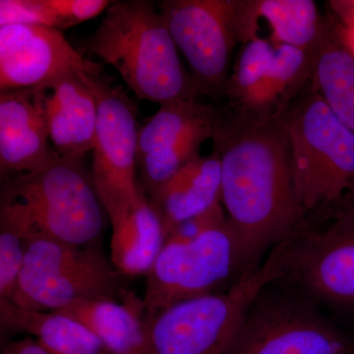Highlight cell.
Segmentation results:
<instances>
[{
    "label": "cell",
    "mask_w": 354,
    "mask_h": 354,
    "mask_svg": "<svg viewBox=\"0 0 354 354\" xmlns=\"http://www.w3.org/2000/svg\"><path fill=\"white\" fill-rule=\"evenodd\" d=\"M46 4L62 21L64 30L95 17L106 10L108 0H46Z\"/></svg>",
    "instance_id": "4316f807"
},
{
    "label": "cell",
    "mask_w": 354,
    "mask_h": 354,
    "mask_svg": "<svg viewBox=\"0 0 354 354\" xmlns=\"http://www.w3.org/2000/svg\"><path fill=\"white\" fill-rule=\"evenodd\" d=\"M274 44L256 38L244 44L225 86L232 113L249 116L262 92L274 55Z\"/></svg>",
    "instance_id": "7402d4cb"
},
{
    "label": "cell",
    "mask_w": 354,
    "mask_h": 354,
    "mask_svg": "<svg viewBox=\"0 0 354 354\" xmlns=\"http://www.w3.org/2000/svg\"><path fill=\"white\" fill-rule=\"evenodd\" d=\"M302 225L354 209V132L311 87L286 113Z\"/></svg>",
    "instance_id": "3957f363"
},
{
    "label": "cell",
    "mask_w": 354,
    "mask_h": 354,
    "mask_svg": "<svg viewBox=\"0 0 354 354\" xmlns=\"http://www.w3.org/2000/svg\"><path fill=\"white\" fill-rule=\"evenodd\" d=\"M26 228L10 206L0 207V300H7L25 262Z\"/></svg>",
    "instance_id": "cb8c5ba5"
},
{
    "label": "cell",
    "mask_w": 354,
    "mask_h": 354,
    "mask_svg": "<svg viewBox=\"0 0 354 354\" xmlns=\"http://www.w3.org/2000/svg\"><path fill=\"white\" fill-rule=\"evenodd\" d=\"M1 354H48L36 339L32 337H25V339H19L10 342L7 344L6 348L2 351Z\"/></svg>",
    "instance_id": "f1b7e54d"
},
{
    "label": "cell",
    "mask_w": 354,
    "mask_h": 354,
    "mask_svg": "<svg viewBox=\"0 0 354 354\" xmlns=\"http://www.w3.org/2000/svg\"><path fill=\"white\" fill-rule=\"evenodd\" d=\"M0 324L32 335L48 354H109L85 326L57 312L31 311L0 300Z\"/></svg>",
    "instance_id": "44dd1931"
},
{
    "label": "cell",
    "mask_w": 354,
    "mask_h": 354,
    "mask_svg": "<svg viewBox=\"0 0 354 354\" xmlns=\"http://www.w3.org/2000/svg\"><path fill=\"white\" fill-rule=\"evenodd\" d=\"M1 202L21 216L26 236L41 235L77 246L99 237L106 214L83 158L59 156L39 171L7 179Z\"/></svg>",
    "instance_id": "5b68a950"
},
{
    "label": "cell",
    "mask_w": 354,
    "mask_h": 354,
    "mask_svg": "<svg viewBox=\"0 0 354 354\" xmlns=\"http://www.w3.org/2000/svg\"><path fill=\"white\" fill-rule=\"evenodd\" d=\"M85 81L97 101L92 179L113 223L127 216L144 193L137 165V109L120 86L111 85L102 75Z\"/></svg>",
    "instance_id": "9c48e42d"
},
{
    "label": "cell",
    "mask_w": 354,
    "mask_h": 354,
    "mask_svg": "<svg viewBox=\"0 0 354 354\" xmlns=\"http://www.w3.org/2000/svg\"><path fill=\"white\" fill-rule=\"evenodd\" d=\"M148 198L169 237L183 221L221 203L220 157L215 151L199 156Z\"/></svg>",
    "instance_id": "2e32d148"
},
{
    "label": "cell",
    "mask_w": 354,
    "mask_h": 354,
    "mask_svg": "<svg viewBox=\"0 0 354 354\" xmlns=\"http://www.w3.org/2000/svg\"><path fill=\"white\" fill-rule=\"evenodd\" d=\"M58 157L51 145L38 88L0 92L1 176L31 174Z\"/></svg>",
    "instance_id": "4fadbf2b"
},
{
    "label": "cell",
    "mask_w": 354,
    "mask_h": 354,
    "mask_svg": "<svg viewBox=\"0 0 354 354\" xmlns=\"http://www.w3.org/2000/svg\"><path fill=\"white\" fill-rule=\"evenodd\" d=\"M86 78L67 74L37 87L50 143L59 157L83 158L93 150L97 101Z\"/></svg>",
    "instance_id": "5bb4252c"
},
{
    "label": "cell",
    "mask_w": 354,
    "mask_h": 354,
    "mask_svg": "<svg viewBox=\"0 0 354 354\" xmlns=\"http://www.w3.org/2000/svg\"><path fill=\"white\" fill-rule=\"evenodd\" d=\"M249 274L227 218L196 241L165 242L147 274L143 318L184 300L227 291Z\"/></svg>",
    "instance_id": "52a82bcc"
},
{
    "label": "cell",
    "mask_w": 354,
    "mask_h": 354,
    "mask_svg": "<svg viewBox=\"0 0 354 354\" xmlns=\"http://www.w3.org/2000/svg\"><path fill=\"white\" fill-rule=\"evenodd\" d=\"M230 354H354V341L315 302L278 279L249 306Z\"/></svg>",
    "instance_id": "8992f818"
},
{
    "label": "cell",
    "mask_w": 354,
    "mask_h": 354,
    "mask_svg": "<svg viewBox=\"0 0 354 354\" xmlns=\"http://www.w3.org/2000/svg\"><path fill=\"white\" fill-rule=\"evenodd\" d=\"M86 50L111 65L142 101L165 106L198 101L203 95L152 1L111 2Z\"/></svg>",
    "instance_id": "7a4b0ae2"
},
{
    "label": "cell",
    "mask_w": 354,
    "mask_h": 354,
    "mask_svg": "<svg viewBox=\"0 0 354 354\" xmlns=\"http://www.w3.org/2000/svg\"><path fill=\"white\" fill-rule=\"evenodd\" d=\"M329 6L344 41L354 53V0H335Z\"/></svg>",
    "instance_id": "83f0119b"
},
{
    "label": "cell",
    "mask_w": 354,
    "mask_h": 354,
    "mask_svg": "<svg viewBox=\"0 0 354 354\" xmlns=\"http://www.w3.org/2000/svg\"><path fill=\"white\" fill-rule=\"evenodd\" d=\"M120 274L111 265L93 269L21 272L8 301L31 311L55 312L85 299H114Z\"/></svg>",
    "instance_id": "9a60e30c"
},
{
    "label": "cell",
    "mask_w": 354,
    "mask_h": 354,
    "mask_svg": "<svg viewBox=\"0 0 354 354\" xmlns=\"http://www.w3.org/2000/svg\"><path fill=\"white\" fill-rule=\"evenodd\" d=\"M203 95H225L239 44V0H165L158 6Z\"/></svg>",
    "instance_id": "30bf717a"
},
{
    "label": "cell",
    "mask_w": 354,
    "mask_h": 354,
    "mask_svg": "<svg viewBox=\"0 0 354 354\" xmlns=\"http://www.w3.org/2000/svg\"><path fill=\"white\" fill-rule=\"evenodd\" d=\"M106 265H109L108 261L97 249L73 245L41 235L28 234L26 236L23 270L65 271L93 269Z\"/></svg>",
    "instance_id": "603a6c76"
},
{
    "label": "cell",
    "mask_w": 354,
    "mask_h": 354,
    "mask_svg": "<svg viewBox=\"0 0 354 354\" xmlns=\"http://www.w3.org/2000/svg\"><path fill=\"white\" fill-rule=\"evenodd\" d=\"M310 51V87L335 115L354 132V53L334 16L324 15L322 32Z\"/></svg>",
    "instance_id": "e0dca14e"
},
{
    "label": "cell",
    "mask_w": 354,
    "mask_h": 354,
    "mask_svg": "<svg viewBox=\"0 0 354 354\" xmlns=\"http://www.w3.org/2000/svg\"><path fill=\"white\" fill-rule=\"evenodd\" d=\"M225 221H227V214L223 204L220 203L199 215L187 218L177 225L169 234L167 242L188 243V242L196 241L203 234L213 230L214 227H218Z\"/></svg>",
    "instance_id": "484cf974"
},
{
    "label": "cell",
    "mask_w": 354,
    "mask_h": 354,
    "mask_svg": "<svg viewBox=\"0 0 354 354\" xmlns=\"http://www.w3.org/2000/svg\"><path fill=\"white\" fill-rule=\"evenodd\" d=\"M283 244L230 290L184 300L143 318V354H230L253 300L281 278Z\"/></svg>",
    "instance_id": "277c9868"
},
{
    "label": "cell",
    "mask_w": 354,
    "mask_h": 354,
    "mask_svg": "<svg viewBox=\"0 0 354 354\" xmlns=\"http://www.w3.org/2000/svg\"><path fill=\"white\" fill-rule=\"evenodd\" d=\"M111 227V261L116 271L127 277L147 276L167 237L145 192L131 211Z\"/></svg>",
    "instance_id": "ffe728a7"
},
{
    "label": "cell",
    "mask_w": 354,
    "mask_h": 354,
    "mask_svg": "<svg viewBox=\"0 0 354 354\" xmlns=\"http://www.w3.org/2000/svg\"><path fill=\"white\" fill-rule=\"evenodd\" d=\"M101 65L74 50L59 30L44 26L0 27V88H35L79 74L101 76Z\"/></svg>",
    "instance_id": "7c38bea8"
},
{
    "label": "cell",
    "mask_w": 354,
    "mask_h": 354,
    "mask_svg": "<svg viewBox=\"0 0 354 354\" xmlns=\"http://www.w3.org/2000/svg\"><path fill=\"white\" fill-rule=\"evenodd\" d=\"M223 109L198 101L160 106L139 127L138 178L150 197L177 171L199 157L207 140L213 139Z\"/></svg>",
    "instance_id": "8fae6325"
},
{
    "label": "cell",
    "mask_w": 354,
    "mask_h": 354,
    "mask_svg": "<svg viewBox=\"0 0 354 354\" xmlns=\"http://www.w3.org/2000/svg\"><path fill=\"white\" fill-rule=\"evenodd\" d=\"M264 18L271 28L270 41L310 50L322 32L324 15L313 0H239L237 36L246 44L258 35Z\"/></svg>",
    "instance_id": "ac0fdd59"
},
{
    "label": "cell",
    "mask_w": 354,
    "mask_h": 354,
    "mask_svg": "<svg viewBox=\"0 0 354 354\" xmlns=\"http://www.w3.org/2000/svg\"><path fill=\"white\" fill-rule=\"evenodd\" d=\"M10 25L44 26L62 31V21L46 0H1L0 27Z\"/></svg>",
    "instance_id": "d4e9b609"
},
{
    "label": "cell",
    "mask_w": 354,
    "mask_h": 354,
    "mask_svg": "<svg viewBox=\"0 0 354 354\" xmlns=\"http://www.w3.org/2000/svg\"><path fill=\"white\" fill-rule=\"evenodd\" d=\"M328 225H302L283 241L279 281L315 302L354 315V209Z\"/></svg>",
    "instance_id": "ba28073f"
},
{
    "label": "cell",
    "mask_w": 354,
    "mask_h": 354,
    "mask_svg": "<svg viewBox=\"0 0 354 354\" xmlns=\"http://www.w3.org/2000/svg\"><path fill=\"white\" fill-rule=\"evenodd\" d=\"M212 140L221 160V204L252 272L302 227L286 113L257 120L223 111Z\"/></svg>",
    "instance_id": "6da1fadb"
},
{
    "label": "cell",
    "mask_w": 354,
    "mask_h": 354,
    "mask_svg": "<svg viewBox=\"0 0 354 354\" xmlns=\"http://www.w3.org/2000/svg\"><path fill=\"white\" fill-rule=\"evenodd\" d=\"M125 297L124 304L108 298L85 299L55 312L85 326L109 354H143V305Z\"/></svg>",
    "instance_id": "d6986e66"
}]
</instances>
